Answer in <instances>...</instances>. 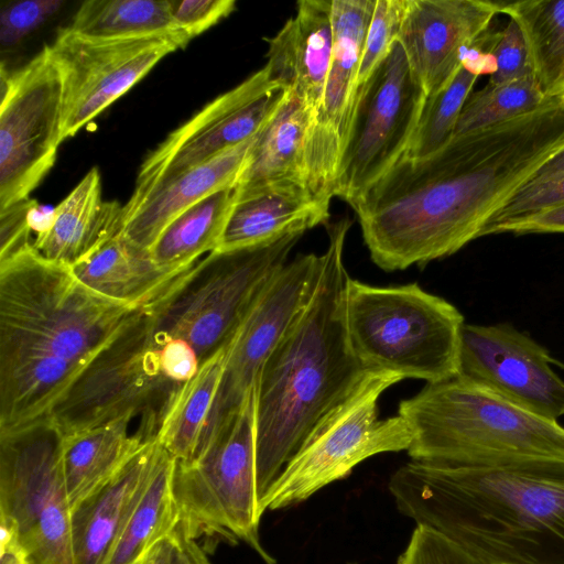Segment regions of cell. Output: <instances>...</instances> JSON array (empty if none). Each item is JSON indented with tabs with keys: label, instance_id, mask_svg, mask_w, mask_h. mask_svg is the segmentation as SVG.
Returning a JSON list of instances; mask_svg holds the SVG:
<instances>
[{
	"label": "cell",
	"instance_id": "1",
	"mask_svg": "<svg viewBox=\"0 0 564 564\" xmlns=\"http://www.w3.org/2000/svg\"><path fill=\"white\" fill-rule=\"evenodd\" d=\"M564 148V105L455 134L423 158L402 156L350 204L370 258L384 271L448 257Z\"/></svg>",
	"mask_w": 564,
	"mask_h": 564
},
{
	"label": "cell",
	"instance_id": "2",
	"mask_svg": "<svg viewBox=\"0 0 564 564\" xmlns=\"http://www.w3.org/2000/svg\"><path fill=\"white\" fill-rule=\"evenodd\" d=\"M145 307L95 292L32 242L0 258V433L50 422L83 372Z\"/></svg>",
	"mask_w": 564,
	"mask_h": 564
},
{
	"label": "cell",
	"instance_id": "3",
	"mask_svg": "<svg viewBox=\"0 0 564 564\" xmlns=\"http://www.w3.org/2000/svg\"><path fill=\"white\" fill-rule=\"evenodd\" d=\"M400 513L479 564H564V460H410L389 480Z\"/></svg>",
	"mask_w": 564,
	"mask_h": 564
},
{
	"label": "cell",
	"instance_id": "4",
	"mask_svg": "<svg viewBox=\"0 0 564 564\" xmlns=\"http://www.w3.org/2000/svg\"><path fill=\"white\" fill-rule=\"evenodd\" d=\"M350 226L347 217L325 225L328 245L316 291L264 362L256 383L259 501L317 423L368 371L351 348L346 325L349 275L344 247Z\"/></svg>",
	"mask_w": 564,
	"mask_h": 564
},
{
	"label": "cell",
	"instance_id": "5",
	"mask_svg": "<svg viewBox=\"0 0 564 564\" xmlns=\"http://www.w3.org/2000/svg\"><path fill=\"white\" fill-rule=\"evenodd\" d=\"M412 431V460L495 465L564 460V426L524 410L486 387L455 376L427 383L400 402Z\"/></svg>",
	"mask_w": 564,
	"mask_h": 564
},
{
	"label": "cell",
	"instance_id": "6",
	"mask_svg": "<svg viewBox=\"0 0 564 564\" xmlns=\"http://www.w3.org/2000/svg\"><path fill=\"white\" fill-rule=\"evenodd\" d=\"M345 313L351 348L366 370L435 383L459 372V310L417 283L370 285L349 276Z\"/></svg>",
	"mask_w": 564,
	"mask_h": 564
},
{
	"label": "cell",
	"instance_id": "7",
	"mask_svg": "<svg viewBox=\"0 0 564 564\" xmlns=\"http://www.w3.org/2000/svg\"><path fill=\"white\" fill-rule=\"evenodd\" d=\"M256 387L240 409L223 420L188 463L176 462L173 497L186 536L209 544L243 542L265 563L257 490Z\"/></svg>",
	"mask_w": 564,
	"mask_h": 564
},
{
	"label": "cell",
	"instance_id": "8",
	"mask_svg": "<svg viewBox=\"0 0 564 564\" xmlns=\"http://www.w3.org/2000/svg\"><path fill=\"white\" fill-rule=\"evenodd\" d=\"M305 231L207 254L153 305L160 334L187 341L200 364L229 345Z\"/></svg>",
	"mask_w": 564,
	"mask_h": 564
},
{
	"label": "cell",
	"instance_id": "9",
	"mask_svg": "<svg viewBox=\"0 0 564 564\" xmlns=\"http://www.w3.org/2000/svg\"><path fill=\"white\" fill-rule=\"evenodd\" d=\"M153 304L83 372L54 409L50 422L63 437L141 417L140 429L156 437L164 408L182 386L164 372Z\"/></svg>",
	"mask_w": 564,
	"mask_h": 564
},
{
	"label": "cell",
	"instance_id": "10",
	"mask_svg": "<svg viewBox=\"0 0 564 564\" xmlns=\"http://www.w3.org/2000/svg\"><path fill=\"white\" fill-rule=\"evenodd\" d=\"M402 378L368 370L355 389L313 429L260 500V510L300 505L321 489L350 475L365 459L408 451L412 431L399 415L380 420V395Z\"/></svg>",
	"mask_w": 564,
	"mask_h": 564
},
{
	"label": "cell",
	"instance_id": "11",
	"mask_svg": "<svg viewBox=\"0 0 564 564\" xmlns=\"http://www.w3.org/2000/svg\"><path fill=\"white\" fill-rule=\"evenodd\" d=\"M62 452L51 422L0 433V516L14 523L30 564H76Z\"/></svg>",
	"mask_w": 564,
	"mask_h": 564
},
{
	"label": "cell",
	"instance_id": "12",
	"mask_svg": "<svg viewBox=\"0 0 564 564\" xmlns=\"http://www.w3.org/2000/svg\"><path fill=\"white\" fill-rule=\"evenodd\" d=\"M63 79L50 45L13 73L1 66L0 212L30 198L62 141Z\"/></svg>",
	"mask_w": 564,
	"mask_h": 564
},
{
	"label": "cell",
	"instance_id": "13",
	"mask_svg": "<svg viewBox=\"0 0 564 564\" xmlns=\"http://www.w3.org/2000/svg\"><path fill=\"white\" fill-rule=\"evenodd\" d=\"M426 96L398 40L357 91L334 197L351 204L405 155Z\"/></svg>",
	"mask_w": 564,
	"mask_h": 564
},
{
	"label": "cell",
	"instance_id": "14",
	"mask_svg": "<svg viewBox=\"0 0 564 564\" xmlns=\"http://www.w3.org/2000/svg\"><path fill=\"white\" fill-rule=\"evenodd\" d=\"M187 34L93 39L59 29L51 53L63 79L62 141L126 94L163 57L186 46Z\"/></svg>",
	"mask_w": 564,
	"mask_h": 564
},
{
	"label": "cell",
	"instance_id": "15",
	"mask_svg": "<svg viewBox=\"0 0 564 564\" xmlns=\"http://www.w3.org/2000/svg\"><path fill=\"white\" fill-rule=\"evenodd\" d=\"M265 66L219 95L171 132L144 159L126 203H137L153 186L198 166L256 135L283 98Z\"/></svg>",
	"mask_w": 564,
	"mask_h": 564
},
{
	"label": "cell",
	"instance_id": "16",
	"mask_svg": "<svg viewBox=\"0 0 564 564\" xmlns=\"http://www.w3.org/2000/svg\"><path fill=\"white\" fill-rule=\"evenodd\" d=\"M323 267V254H299L282 268L262 294L230 345L199 449L218 424L245 403L264 362L313 297Z\"/></svg>",
	"mask_w": 564,
	"mask_h": 564
},
{
	"label": "cell",
	"instance_id": "17",
	"mask_svg": "<svg viewBox=\"0 0 564 564\" xmlns=\"http://www.w3.org/2000/svg\"><path fill=\"white\" fill-rule=\"evenodd\" d=\"M550 351L510 323L464 324L459 376L516 405L557 421L564 415V380L552 368Z\"/></svg>",
	"mask_w": 564,
	"mask_h": 564
},
{
	"label": "cell",
	"instance_id": "18",
	"mask_svg": "<svg viewBox=\"0 0 564 564\" xmlns=\"http://www.w3.org/2000/svg\"><path fill=\"white\" fill-rule=\"evenodd\" d=\"M376 0H332L333 51L322 109L310 132L305 166L310 191L330 204L351 127L358 72Z\"/></svg>",
	"mask_w": 564,
	"mask_h": 564
},
{
	"label": "cell",
	"instance_id": "19",
	"mask_svg": "<svg viewBox=\"0 0 564 564\" xmlns=\"http://www.w3.org/2000/svg\"><path fill=\"white\" fill-rule=\"evenodd\" d=\"M498 13L496 1L404 0L397 40L426 98L452 82L468 48Z\"/></svg>",
	"mask_w": 564,
	"mask_h": 564
},
{
	"label": "cell",
	"instance_id": "20",
	"mask_svg": "<svg viewBox=\"0 0 564 564\" xmlns=\"http://www.w3.org/2000/svg\"><path fill=\"white\" fill-rule=\"evenodd\" d=\"M333 39L332 0H301L296 14L267 40L264 66L271 82L294 91L316 118L323 106Z\"/></svg>",
	"mask_w": 564,
	"mask_h": 564
},
{
	"label": "cell",
	"instance_id": "21",
	"mask_svg": "<svg viewBox=\"0 0 564 564\" xmlns=\"http://www.w3.org/2000/svg\"><path fill=\"white\" fill-rule=\"evenodd\" d=\"M162 451L156 437L148 441L115 476L72 511L76 564H105L140 501Z\"/></svg>",
	"mask_w": 564,
	"mask_h": 564
},
{
	"label": "cell",
	"instance_id": "22",
	"mask_svg": "<svg viewBox=\"0 0 564 564\" xmlns=\"http://www.w3.org/2000/svg\"><path fill=\"white\" fill-rule=\"evenodd\" d=\"M257 134L198 166L156 184L137 203L124 204L121 234L150 250L180 214L206 196L235 185Z\"/></svg>",
	"mask_w": 564,
	"mask_h": 564
},
{
	"label": "cell",
	"instance_id": "23",
	"mask_svg": "<svg viewBox=\"0 0 564 564\" xmlns=\"http://www.w3.org/2000/svg\"><path fill=\"white\" fill-rule=\"evenodd\" d=\"M314 110L294 91L283 98L259 130L234 187L235 197L283 185L307 186L305 151ZM310 189V188H308Z\"/></svg>",
	"mask_w": 564,
	"mask_h": 564
},
{
	"label": "cell",
	"instance_id": "24",
	"mask_svg": "<svg viewBox=\"0 0 564 564\" xmlns=\"http://www.w3.org/2000/svg\"><path fill=\"white\" fill-rule=\"evenodd\" d=\"M122 223L123 205L102 199L99 170L91 167L32 245L45 258L72 267L121 232Z\"/></svg>",
	"mask_w": 564,
	"mask_h": 564
},
{
	"label": "cell",
	"instance_id": "25",
	"mask_svg": "<svg viewBox=\"0 0 564 564\" xmlns=\"http://www.w3.org/2000/svg\"><path fill=\"white\" fill-rule=\"evenodd\" d=\"M197 263L184 271L164 268L153 259L150 250L139 247L119 232L72 265V270L95 292L111 300L145 307L169 294Z\"/></svg>",
	"mask_w": 564,
	"mask_h": 564
},
{
	"label": "cell",
	"instance_id": "26",
	"mask_svg": "<svg viewBox=\"0 0 564 564\" xmlns=\"http://www.w3.org/2000/svg\"><path fill=\"white\" fill-rule=\"evenodd\" d=\"M329 205L301 185L270 186L235 197L216 251L250 247L292 230L325 226L329 221Z\"/></svg>",
	"mask_w": 564,
	"mask_h": 564
},
{
	"label": "cell",
	"instance_id": "27",
	"mask_svg": "<svg viewBox=\"0 0 564 564\" xmlns=\"http://www.w3.org/2000/svg\"><path fill=\"white\" fill-rule=\"evenodd\" d=\"M131 421H119L63 437V473L72 511L115 476L150 440Z\"/></svg>",
	"mask_w": 564,
	"mask_h": 564
},
{
	"label": "cell",
	"instance_id": "28",
	"mask_svg": "<svg viewBox=\"0 0 564 564\" xmlns=\"http://www.w3.org/2000/svg\"><path fill=\"white\" fill-rule=\"evenodd\" d=\"M231 343L206 358L164 408L156 438L176 462H192L205 438Z\"/></svg>",
	"mask_w": 564,
	"mask_h": 564
},
{
	"label": "cell",
	"instance_id": "29",
	"mask_svg": "<svg viewBox=\"0 0 564 564\" xmlns=\"http://www.w3.org/2000/svg\"><path fill=\"white\" fill-rule=\"evenodd\" d=\"M235 204V187L219 189L173 219L150 249L162 267L184 271L220 245Z\"/></svg>",
	"mask_w": 564,
	"mask_h": 564
},
{
	"label": "cell",
	"instance_id": "30",
	"mask_svg": "<svg viewBox=\"0 0 564 564\" xmlns=\"http://www.w3.org/2000/svg\"><path fill=\"white\" fill-rule=\"evenodd\" d=\"M175 464L163 448L140 501L105 564H143L152 549L173 532L180 520L172 489Z\"/></svg>",
	"mask_w": 564,
	"mask_h": 564
},
{
	"label": "cell",
	"instance_id": "31",
	"mask_svg": "<svg viewBox=\"0 0 564 564\" xmlns=\"http://www.w3.org/2000/svg\"><path fill=\"white\" fill-rule=\"evenodd\" d=\"M499 8L520 28L539 86L557 97L564 90V0L500 1Z\"/></svg>",
	"mask_w": 564,
	"mask_h": 564
},
{
	"label": "cell",
	"instance_id": "32",
	"mask_svg": "<svg viewBox=\"0 0 564 564\" xmlns=\"http://www.w3.org/2000/svg\"><path fill=\"white\" fill-rule=\"evenodd\" d=\"M67 28L93 39L184 33L174 21L169 0H88Z\"/></svg>",
	"mask_w": 564,
	"mask_h": 564
},
{
	"label": "cell",
	"instance_id": "33",
	"mask_svg": "<svg viewBox=\"0 0 564 564\" xmlns=\"http://www.w3.org/2000/svg\"><path fill=\"white\" fill-rule=\"evenodd\" d=\"M555 98V97H554ZM551 99L533 75L471 93L460 112L455 134H464L508 122L531 113Z\"/></svg>",
	"mask_w": 564,
	"mask_h": 564
},
{
	"label": "cell",
	"instance_id": "34",
	"mask_svg": "<svg viewBox=\"0 0 564 564\" xmlns=\"http://www.w3.org/2000/svg\"><path fill=\"white\" fill-rule=\"evenodd\" d=\"M480 75L473 66L462 64L445 88L426 98L409 149L403 156H427L443 148L455 135L463 107Z\"/></svg>",
	"mask_w": 564,
	"mask_h": 564
},
{
	"label": "cell",
	"instance_id": "35",
	"mask_svg": "<svg viewBox=\"0 0 564 564\" xmlns=\"http://www.w3.org/2000/svg\"><path fill=\"white\" fill-rule=\"evenodd\" d=\"M564 206V174L529 181L517 188L490 218L482 236L497 235L508 225Z\"/></svg>",
	"mask_w": 564,
	"mask_h": 564
},
{
	"label": "cell",
	"instance_id": "36",
	"mask_svg": "<svg viewBox=\"0 0 564 564\" xmlns=\"http://www.w3.org/2000/svg\"><path fill=\"white\" fill-rule=\"evenodd\" d=\"M403 9L404 0H376L358 72V89L390 53L397 40Z\"/></svg>",
	"mask_w": 564,
	"mask_h": 564
},
{
	"label": "cell",
	"instance_id": "37",
	"mask_svg": "<svg viewBox=\"0 0 564 564\" xmlns=\"http://www.w3.org/2000/svg\"><path fill=\"white\" fill-rule=\"evenodd\" d=\"M488 53L492 61L490 85L533 75L525 41L512 19L502 30L488 34Z\"/></svg>",
	"mask_w": 564,
	"mask_h": 564
},
{
	"label": "cell",
	"instance_id": "38",
	"mask_svg": "<svg viewBox=\"0 0 564 564\" xmlns=\"http://www.w3.org/2000/svg\"><path fill=\"white\" fill-rule=\"evenodd\" d=\"M63 4V0H22L8 3L0 13L1 46L10 48L21 43Z\"/></svg>",
	"mask_w": 564,
	"mask_h": 564
},
{
	"label": "cell",
	"instance_id": "39",
	"mask_svg": "<svg viewBox=\"0 0 564 564\" xmlns=\"http://www.w3.org/2000/svg\"><path fill=\"white\" fill-rule=\"evenodd\" d=\"M397 564H479L437 531L416 524Z\"/></svg>",
	"mask_w": 564,
	"mask_h": 564
},
{
	"label": "cell",
	"instance_id": "40",
	"mask_svg": "<svg viewBox=\"0 0 564 564\" xmlns=\"http://www.w3.org/2000/svg\"><path fill=\"white\" fill-rule=\"evenodd\" d=\"M172 14L178 29L189 39L199 35L236 8L234 0H184L171 1Z\"/></svg>",
	"mask_w": 564,
	"mask_h": 564
},
{
	"label": "cell",
	"instance_id": "41",
	"mask_svg": "<svg viewBox=\"0 0 564 564\" xmlns=\"http://www.w3.org/2000/svg\"><path fill=\"white\" fill-rule=\"evenodd\" d=\"M36 207L35 199L26 198L0 212V258L32 242L31 216Z\"/></svg>",
	"mask_w": 564,
	"mask_h": 564
},
{
	"label": "cell",
	"instance_id": "42",
	"mask_svg": "<svg viewBox=\"0 0 564 564\" xmlns=\"http://www.w3.org/2000/svg\"><path fill=\"white\" fill-rule=\"evenodd\" d=\"M160 358L165 375L178 384L192 379L200 366L195 349L181 338L162 336Z\"/></svg>",
	"mask_w": 564,
	"mask_h": 564
},
{
	"label": "cell",
	"instance_id": "43",
	"mask_svg": "<svg viewBox=\"0 0 564 564\" xmlns=\"http://www.w3.org/2000/svg\"><path fill=\"white\" fill-rule=\"evenodd\" d=\"M506 232L513 235L564 234V206L508 225L499 234Z\"/></svg>",
	"mask_w": 564,
	"mask_h": 564
},
{
	"label": "cell",
	"instance_id": "44",
	"mask_svg": "<svg viewBox=\"0 0 564 564\" xmlns=\"http://www.w3.org/2000/svg\"><path fill=\"white\" fill-rule=\"evenodd\" d=\"M180 543L174 529L152 549L143 564H180Z\"/></svg>",
	"mask_w": 564,
	"mask_h": 564
},
{
	"label": "cell",
	"instance_id": "45",
	"mask_svg": "<svg viewBox=\"0 0 564 564\" xmlns=\"http://www.w3.org/2000/svg\"><path fill=\"white\" fill-rule=\"evenodd\" d=\"M175 533L181 550L180 564H212L198 541L186 536L178 523L175 527Z\"/></svg>",
	"mask_w": 564,
	"mask_h": 564
},
{
	"label": "cell",
	"instance_id": "46",
	"mask_svg": "<svg viewBox=\"0 0 564 564\" xmlns=\"http://www.w3.org/2000/svg\"><path fill=\"white\" fill-rule=\"evenodd\" d=\"M558 174H564V148L542 163L529 181L546 178Z\"/></svg>",
	"mask_w": 564,
	"mask_h": 564
},
{
	"label": "cell",
	"instance_id": "47",
	"mask_svg": "<svg viewBox=\"0 0 564 564\" xmlns=\"http://www.w3.org/2000/svg\"><path fill=\"white\" fill-rule=\"evenodd\" d=\"M551 362H552V365H555V366H557V367H560L561 369H563V370H564V364H563L562 361H560V360H557V359L552 358V359H551Z\"/></svg>",
	"mask_w": 564,
	"mask_h": 564
},
{
	"label": "cell",
	"instance_id": "48",
	"mask_svg": "<svg viewBox=\"0 0 564 564\" xmlns=\"http://www.w3.org/2000/svg\"><path fill=\"white\" fill-rule=\"evenodd\" d=\"M558 100L564 105V91L557 96Z\"/></svg>",
	"mask_w": 564,
	"mask_h": 564
},
{
	"label": "cell",
	"instance_id": "49",
	"mask_svg": "<svg viewBox=\"0 0 564 564\" xmlns=\"http://www.w3.org/2000/svg\"><path fill=\"white\" fill-rule=\"evenodd\" d=\"M350 564H356V563H350Z\"/></svg>",
	"mask_w": 564,
	"mask_h": 564
},
{
	"label": "cell",
	"instance_id": "50",
	"mask_svg": "<svg viewBox=\"0 0 564 564\" xmlns=\"http://www.w3.org/2000/svg\"><path fill=\"white\" fill-rule=\"evenodd\" d=\"M564 91V90H563Z\"/></svg>",
	"mask_w": 564,
	"mask_h": 564
}]
</instances>
